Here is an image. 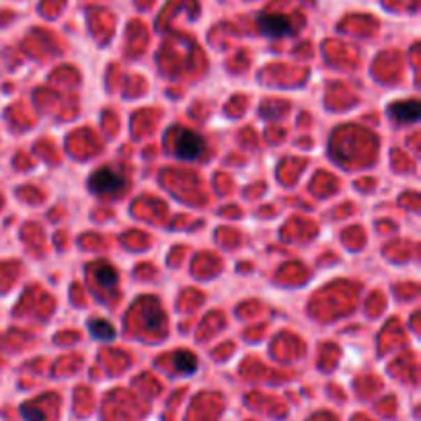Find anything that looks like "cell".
<instances>
[{
    "instance_id": "cell-4",
    "label": "cell",
    "mask_w": 421,
    "mask_h": 421,
    "mask_svg": "<svg viewBox=\"0 0 421 421\" xmlns=\"http://www.w3.org/2000/svg\"><path fill=\"white\" fill-rule=\"evenodd\" d=\"M91 276H93V280L97 281L99 286H103L105 290H115L117 280H119L117 269H115L113 265L105 263V261H97V263H93V267H91Z\"/></svg>"
},
{
    "instance_id": "cell-5",
    "label": "cell",
    "mask_w": 421,
    "mask_h": 421,
    "mask_svg": "<svg viewBox=\"0 0 421 421\" xmlns=\"http://www.w3.org/2000/svg\"><path fill=\"white\" fill-rule=\"evenodd\" d=\"M388 111L401 124H413L420 119V103L418 101H399V103H392Z\"/></svg>"
},
{
    "instance_id": "cell-7",
    "label": "cell",
    "mask_w": 421,
    "mask_h": 421,
    "mask_svg": "<svg viewBox=\"0 0 421 421\" xmlns=\"http://www.w3.org/2000/svg\"><path fill=\"white\" fill-rule=\"evenodd\" d=\"M91 335L97 337V339H113L115 337V329L109 320H103V318H95L91 325Z\"/></svg>"
},
{
    "instance_id": "cell-2",
    "label": "cell",
    "mask_w": 421,
    "mask_h": 421,
    "mask_svg": "<svg viewBox=\"0 0 421 421\" xmlns=\"http://www.w3.org/2000/svg\"><path fill=\"white\" fill-rule=\"evenodd\" d=\"M126 185H128L126 175H121L119 171H115L111 167H103V169L95 171L89 179V189L95 191L97 195H117L126 189Z\"/></svg>"
},
{
    "instance_id": "cell-8",
    "label": "cell",
    "mask_w": 421,
    "mask_h": 421,
    "mask_svg": "<svg viewBox=\"0 0 421 421\" xmlns=\"http://www.w3.org/2000/svg\"><path fill=\"white\" fill-rule=\"evenodd\" d=\"M23 415H25L29 421H43V415L37 413V411H34V409H29V407H23Z\"/></svg>"
},
{
    "instance_id": "cell-6",
    "label": "cell",
    "mask_w": 421,
    "mask_h": 421,
    "mask_svg": "<svg viewBox=\"0 0 421 421\" xmlns=\"http://www.w3.org/2000/svg\"><path fill=\"white\" fill-rule=\"evenodd\" d=\"M173 366H175L177 372L191 374L198 370V357L191 351H177L173 355Z\"/></svg>"
},
{
    "instance_id": "cell-1",
    "label": "cell",
    "mask_w": 421,
    "mask_h": 421,
    "mask_svg": "<svg viewBox=\"0 0 421 421\" xmlns=\"http://www.w3.org/2000/svg\"><path fill=\"white\" fill-rule=\"evenodd\" d=\"M206 152L204 138L187 128H177L173 132V154L181 161H198Z\"/></svg>"
},
{
    "instance_id": "cell-3",
    "label": "cell",
    "mask_w": 421,
    "mask_h": 421,
    "mask_svg": "<svg viewBox=\"0 0 421 421\" xmlns=\"http://www.w3.org/2000/svg\"><path fill=\"white\" fill-rule=\"evenodd\" d=\"M257 27L263 36L280 39L292 34V23L286 15L280 13H263L257 17Z\"/></svg>"
}]
</instances>
